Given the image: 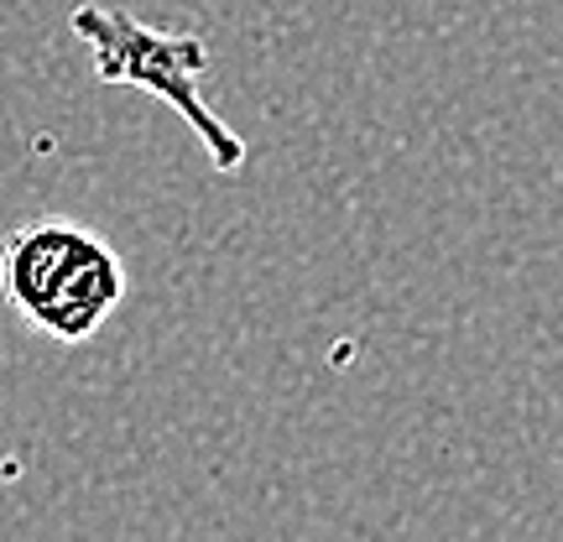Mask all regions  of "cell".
I'll return each instance as SVG.
<instances>
[{"label":"cell","instance_id":"obj_1","mask_svg":"<svg viewBox=\"0 0 563 542\" xmlns=\"http://www.w3.org/2000/svg\"><path fill=\"white\" fill-rule=\"evenodd\" d=\"M0 298L42 340L89 344L121 313L125 262L89 224L42 214L0 241Z\"/></svg>","mask_w":563,"mask_h":542},{"label":"cell","instance_id":"obj_2","mask_svg":"<svg viewBox=\"0 0 563 542\" xmlns=\"http://www.w3.org/2000/svg\"><path fill=\"white\" fill-rule=\"evenodd\" d=\"M68 26L89 47L95 79L110 89H136V95L162 100L194 131L214 173H241L251 146L235 125H224V115L199 89V79L209 74V42L194 32H157V26H146L141 16H131L121 5H104V0H79Z\"/></svg>","mask_w":563,"mask_h":542}]
</instances>
